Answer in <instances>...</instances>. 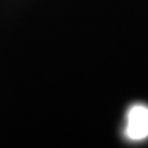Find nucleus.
<instances>
[{
    "label": "nucleus",
    "instance_id": "nucleus-1",
    "mask_svg": "<svg viewBox=\"0 0 148 148\" xmlns=\"http://www.w3.org/2000/svg\"><path fill=\"white\" fill-rule=\"evenodd\" d=\"M125 134L132 141H143L148 137V107L133 104L126 114Z\"/></svg>",
    "mask_w": 148,
    "mask_h": 148
}]
</instances>
